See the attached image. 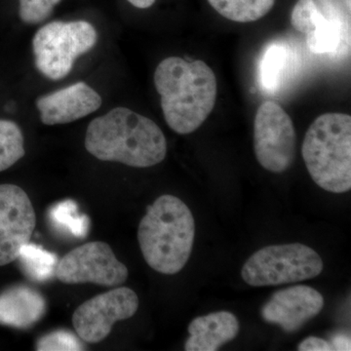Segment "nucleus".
I'll list each match as a JSON object with an SVG mask.
<instances>
[{
	"label": "nucleus",
	"mask_w": 351,
	"mask_h": 351,
	"mask_svg": "<svg viewBox=\"0 0 351 351\" xmlns=\"http://www.w3.org/2000/svg\"><path fill=\"white\" fill-rule=\"evenodd\" d=\"M323 307L324 298L317 290L298 285L277 291L262 307L261 314L265 322L294 332L318 315Z\"/></svg>",
	"instance_id": "nucleus-11"
},
{
	"label": "nucleus",
	"mask_w": 351,
	"mask_h": 351,
	"mask_svg": "<svg viewBox=\"0 0 351 351\" xmlns=\"http://www.w3.org/2000/svg\"><path fill=\"white\" fill-rule=\"evenodd\" d=\"M331 346L332 350L339 351H350L351 350V341L350 337L346 334L334 335L331 339Z\"/></svg>",
	"instance_id": "nucleus-25"
},
{
	"label": "nucleus",
	"mask_w": 351,
	"mask_h": 351,
	"mask_svg": "<svg viewBox=\"0 0 351 351\" xmlns=\"http://www.w3.org/2000/svg\"><path fill=\"white\" fill-rule=\"evenodd\" d=\"M300 351H331L332 350L331 343L326 339L316 338V337H308L302 341L298 348Z\"/></svg>",
	"instance_id": "nucleus-24"
},
{
	"label": "nucleus",
	"mask_w": 351,
	"mask_h": 351,
	"mask_svg": "<svg viewBox=\"0 0 351 351\" xmlns=\"http://www.w3.org/2000/svg\"><path fill=\"white\" fill-rule=\"evenodd\" d=\"M324 17L315 0H299L293 8L291 24L295 31L311 34Z\"/></svg>",
	"instance_id": "nucleus-20"
},
{
	"label": "nucleus",
	"mask_w": 351,
	"mask_h": 351,
	"mask_svg": "<svg viewBox=\"0 0 351 351\" xmlns=\"http://www.w3.org/2000/svg\"><path fill=\"white\" fill-rule=\"evenodd\" d=\"M128 269L119 262L110 245L89 242L73 249L58 263L55 276L64 284L93 283L113 287L128 278Z\"/></svg>",
	"instance_id": "nucleus-8"
},
{
	"label": "nucleus",
	"mask_w": 351,
	"mask_h": 351,
	"mask_svg": "<svg viewBox=\"0 0 351 351\" xmlns=\"http://www.w3.org/2000/svg\"><path fill=\"white\" fill-rule=\"evenodd\" d=\"M97 40L98 32L86 21L49 23L32 39L36 69L51 80H62L71 73L76 58L89 52Z\"/></svg>",
	"instance_id": "nucleus-5"
},
{
	"label": "nucleus",
	"mask_w": 351,
	"mask_h": 351,
	"mask_svg": "<svg viewBox=\"0 0 351 351\" xmlns=\"http://www.w3.org/2000/svg\"><path fill=\"white\" fill-rule=\"evenodd\" d=\"M195 223L180 198L166 195L147 207L138 230L141 250L147 265L159 274L174 276L191 257Z\"/></svg>",
	"instance_id": "nucleus-3"
},
{
	"label": "nucleus",
	"mask_w": 351,
	"mask_h": 351,
	"mask_svg": "<svg viewBox=\"0 0 351 351\" xmlns=\"http://www.w3.org/2000/svg\"><path fill=\"white\" fill-rule=\"evenodd\" d=\"M100 95L85 82H77L36 99L41 122L45 125L66 124L87 117L101 108Z\"/></svg>",
	"instance_id": "nucleus-12"
},
{
	"label": "nucleus",
	"mask_w": 351,
	"mask_h": 351,
	"mask_svg": "<svg viewBox=\"0 0 351 351\" xmlns=\"http://www.w3.org/2000/svg\"><path fill=\"white\" fill-rule=\"evenodd\" d=\"M128 2L137 8L145 9L154 5L156 0H128Z\"/></svg>",
	"instance_id": "nucleus-26"
},
{
	"label": "nucleus",
	"mask_w": 351,
	"mask_h": 351,
	"mask_svg": "<svg viewBox=\"0 0 351 351\" xmlns=\"http://www.w3.org/2000/svg\"><path fill=\"white\" fill-rule=\"evenodd\" d=\"M36 212L24 189L0 184V267L17 260L36 228Z\"/></svg>",
	"instance_id": "nucleus-10"
},
{
	"label": "nucleus",
	"mask_w": 351,
	"mask_h": 351,
	"mask_svg": "<svg viewBox=\"0 0 351 351\" xmlns=\"http://www.w3.org/2000/svg\"><path fill=\"white\" fill-rule=\"evenodd\" d=\"M38 351H80L84 346L73 332L60 330L45 335L36 343Z\"/></svg>",
	"instance_id": "nucleus-21"
},
{
	"label": "nucleus",
	"mask_w": 351,
	"mask_h": 351,
	"mask_svg": "<svg viewBox=\"0 0 351 351\" xmlns=\"http://www.w3.org/2000/svg\"><path fill=\"white\" fill-rule=\"evenodd\" d=\"M61 0H20L19 16L25 24L36 25L49 18Z\"/></svg>",
	"instance_id": "nucleus-22"
},
{
	"label": "nucleus",
	"mask_w": 351,
	"mask_h": 351,
	"mask_svg": "<svg viewBox=\"0 0 351 351\" xmlns=\"http://www.w3.org/2000/svg\"><path fill=\"white\" fill-rule=\"evenodd\" d=\"M154 84L161 97L166 123L180 135L197 130L213 112L216 75L200 60L188 62L180 57L166 58L157 66Z\"/></svg>",
	"instance_id": "nucleus-2"
},
{
	"label": "nucleus",
	"mask_w": 351,
	"mask_h": 351,
	"mask_svg": "<svg viewBox=\"0 0 351 351\" xmlns=\"http://www.w3.org/2000/svg\"><path fill=\"white\" fill-rule=\"evenodd\" d=\"M189 332V338L186 341L184 350L216 351L237 338L239 332V321L230 311H218L191 321Z\"/></svg>",
	"instance_id": "nucleus-13"
},
{
	"label": "nucleus",
	"mask_w": 351,
	"mask_h": 351,
	"mask_svg": "<svg viewBox=\"0 0 351 351\" xmlns=\"http://www.w3.org/2000/svg\"><path fill=\"white\" fill-rule=\"evenodd\" d=\"M43 295L27 286H14L0 294V324L27 329L46 313Z\"/></svg>",
	"instance_id": "nucleus-14"
},
{
	"label": "nucleus",
	"mask_w": 351,
	"mask_h": 351,
	"mask_svg": "<svg viewBox=\"0 0 351 351\" xmlns=\"http://www.w3.org/2000/svg\"><path fill=\"white\" fill-rule=\"evenodd\" d=\"M49 219L58 230L69 233L75 239H85L89 232V218L78 213L75 201L58 203L49 211Z\"/></svg>",
	"instance_id": "nucleus-18"
},
{
	"label": "nucleus",
	"mask_w": 351,
	"mask_h": 351,
	"mask_svg": "<svg viewBox=\"0 0 351 351\" xmlns=\"http://www.w3.org/2000/svg\"><path fill=\"white\" fill-rule=\"evenodd\" d=\"M317 5L325 16L350 23V0H318Z\"/></svg>",
	"instance_id": "nucleus-23"
},
{
	"label": "nucleus",
	"mask_w": 351,
	"mask_h": 351,
	"mask_svg": "<svg viewBox=\"0 0 351 351\" xmlns=\"http://www.w3.org/2000/svg\"><path fill=\"white\" fill-rule=\"evenodd\" d=\"M295 145L290 115L279 104L263 103L254 120V151L261 166L269 172H285L294 162Z\"/></svg>",
	"instance_id": "nucleus-7"
},
{
	"label": "nucleus",
	"mask_w": 351,
	"mask_h": 351,
	"mask_svg": "<svg viewBox=\"0 0 351 351\" xmlns=\"http://www.w3.org/2000/svg\"><path fill=\"white\" fill-rule=\"evenodd\" d=\"M17 260L20 261L25 276L36 282H44L55 276L59 263L55 254L29 242L21 248Z\"/></svg>",
	"instance_id": "nucleus-15"
},
{
	"label": "nucleus",
	"mask_w": 351,
	"mask_h": 351,
	"mask_svg": "<svg viewBox=\"0 0 351 351\" xmlns=\"http://www.w3.org/2000/svg\"><path fill=\"white\" fill-rule=\"evenodd\" d=\"M85 147L99 160L135 168L157 165L167 154V141L156 122L121 107L90 122Z\"/></svg>",
	"instance_id": "nucleus-1"
},
{
	"label": "nucleus",
	"mask_w": 351,
	"mask_h": 351,
	"mask_svg": "<svg viewBox=\"0 0 351 351\" xmlns=\"http://www.w3.org/2000/svg\"><path fill=\"white\" fill-rule=\"evenodd\" d=\"M210 5L226 19L251 23L262 19L271 10L276 0H208Z\"/></svg>",
	"instance_id": "nucleus-16"
},
{
	"label": "nucleus",
	"mask_w": 351,
	"mask_h": 351,
	"mask_svg": "<svg viewBox=\"0 0 351 351\" xmlns=\"http://www.w3.org/2000/svg\"><path fill=\"white\" fill-rule=\"evenodd\" d=\"M322 258L311 247L301 243L272 245L251 256L241 276L253 287L298 283L322 272Z\"/></svg>",
	"instance_id": "nucleus-6"
},
{
	"label": "nucleus",
	"mask_w": 351,
	"mask_h": 351,
	"mask_svg": "<svg viewBox=\"0 0 351 351\" xmlns=\"http://www.w3.org/2000/svg\"><path fill=\"white\" fill-rule=\"evenodd\" d=\"M289 60L290 55L285 44L274 43L267 46L260 64L261 85L265 91L276 92L280 87Z\"/></svg>",
	"instance_id": "nucleus-17"
},
{
	"label": "nucleus",
	"mask_w": 351,
	"mask_h": 351,
	"mask_svg": "<svg viewBox=\"0 0 351 351\" xmlns=\"http://www.w3.org/2000/svg\"><path fill=\"white\" fill-rule=\"evenodd\" d=\"M25 154L24 136L19 125L0 119V172L10 168Z\"/></svg>",
	"instance_id": "nucleus-19"
},
{
	"label": "nucleus",
	"mask_w": 351,
	"mask_h": 351,
	"mask_svg": "<svg viewBox=\"0 0 351 351\" xmlns=\"http://www.w3.org/2000/svg\"><path fill=\"white\" fill-rule=\"evenodd\" d=\"M138 308V298L133 290L113 289L83 302L73 313V327L83 341L100 343L115 323L133 317Z\"/></svg>",
	"instance_id": "nucleus-9"
},
{
	"label": "nucleus",
	"mask_w": 351,
	"mask_h": 351,
	"mask_svg": "<svg viewBox=\"0 0 351 351\" xmlns=\"http://www.w3.org/2000/svg\"><path fill=\"white\" fill-rule=\"evenodd\" d=\"M306 169L313 182L332 193L351 189V117L328 112L307 129L302 147Z\"/></svg>",
	"instance_id": "nucleus-4"
}]
</instances>
